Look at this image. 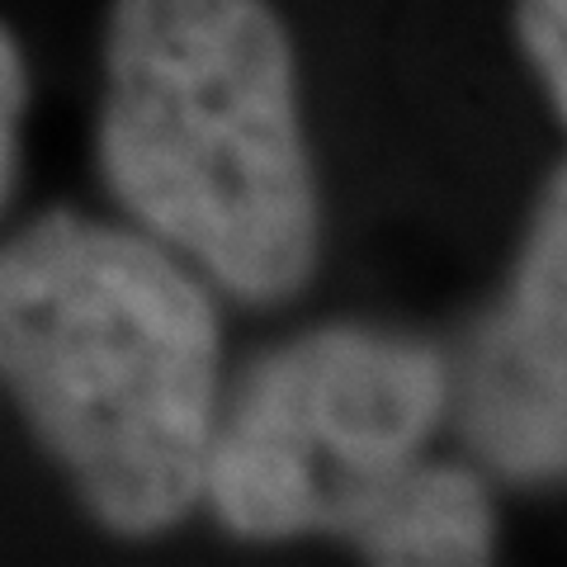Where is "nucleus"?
Returning a JSON list of instances; mask_svg holds the SVG:
<instances>
[{
  "label": "nucleus",
  "mask_w": 567,
  "mask_h": 567,
  "mask_svg": "<svg viewBox=\"0 0 567 567\" xmlns=\"http://www.w3.org/2000/svg\"><path fill=\"white\" fill-rule=\"evenodd\" d=\"M516 39L567 118V0H516Z\"/></svg>",
  "instance_id": "obj_7"
},
{
  "label": "nucleus",
  "mask_w": 567,
  "mask_h": 567,
  "mask_svg": "<svg viewBox=\"0 0 567 567\" xmlns=\"http://www.w3.org/2000/svg\"><path fill=\"white\" fill-rule=\"evenodd\" d=\"M29 95H33V76H29L24 43H20V33L0 20V213L10 208L14 185H20Z\"/></svg>",
  "instance_id": "obj_6"
},
{
  "label": "nucleus",
  "mask_w": 567,
  "mask_h": 567,
  "mask_svg": "<svg viewBox=\"0 0 567 567\" xmlns=\"http://www.w3.org/2000/svg\"><path fill=\"white\" fill-rule=\"evenodd\" d=\"M350 544H360V554L383 567L487 563L496 544L492 496L468 468L416 458Z\"/></svg>",
  "instance_id": "obj_5"
},
{
  "label": "nucleus",
  "mask_w": 567,
  "mask_h": 567,
  "mask_svg": "<svg viewBox=\"0 0 567 567\" xmlns=\"http://www.w3.org/2000/svg\"><path fill=\"white\" fill-rule=\"evenodd\" d=\"M95 162L137 233L237 303L275 308L322 260L293 43L270 0H110Z\"/></svg>",
  "instance_id": "obj_2"
},
{
  "label": "nucleus",
  "mask_w": 567,
  "mask_h": 567,
  "mask_svg": "<svg viewBox=\"0 0 567 567\" xmlns=\"http://www.w3.org/2000/svg\"><path fill=\"white\" fill-rule=\"evenodd\" d=\"M464 425L506 477H567V166L539 194L506 303L473 341Z\"/></svg>",
  "instance_id": "obj_4"
},
{
  "label": "nucleus",
  "mask_w": 567,
  "mask_h": 567,
  "mask_svg": "<svg viewBox=\"0 0 567 567\" xmlns=\"http://www.w3.org/2000/svg\"><path fill=\"white\" fill-rule=\"evenodd\" d=\"M445 360L379 327H317L260 354L218 406L204 496L246 544L354 539L445 412Z\"/></svg>",
  "instance_id": "obj_3"
},
{
  "label": "nucleus",
  "mask_w": 567,
  "mask_h": 567,
  "mask_svg": "<svg viewBox=\"0 0 567 567\" xmlns=\"http://www.w3.org/2000/svg\"><path fill=\"white\" fill-rule=\"evenodd\" d=\"M0 393L100 529L166 535L223 406L208 279L133 223L39 213L0 241Z\"/></svg>",
  "instance_id": "obj_1"
}]
</instances>
